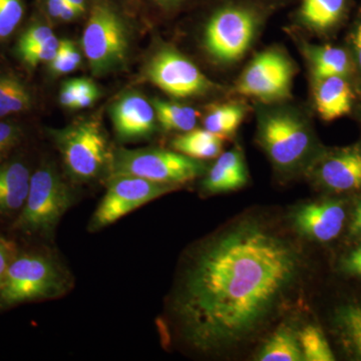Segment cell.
<instances>
[{
  "mask_svg": "<svg viewBox=\"0 0 361 361\" xmlns=\"http://www.w3.org/2000/svg\"><path fill=\"white\" fill-rule=\"evenodd\" d=\"M295 244L264 221L235 222L194 252L173 301L185 341L218 353L272 322L302 272Z\"/></svg>",
  "mask_w": 361,
  "mask_h": 361,
  "instance_id": "obj_1",
  "label": "cell"
},
{
  "mask_svg": "<svg viewBox=\"0 0 361 361\" xmlns=\"http://www.w3.org/2000/svg\"><path fill=\"white\" fill-rule=\"evenodd\" d=\"M257 114V142L282 175L304 171L322 149L305 114L284 103L262 104Z\"/></svg>",
  "mask_w": 361,
  "mask_h": 361,
  "instance_id": "obj_2",
  "label": "cell"
},
{
  "mask_svg": "<svg viewBox=\"0 0 361 361\" xmlns=\"http://www.w3.org/2000/svg\"><path fill=\"white\" fill-rule=\"evenodd\" d=\"M257 7L243 2H230L216 9L204 30V47L221 65H231L245 56L262 25Z\"/></svg>",
  "mask_w": 361,
  "mask_h": 361,
  "instance_id": "obj_3",
  "label": "cell"
},
{
  "mask_svg": "<svg viewBox=\"0 0 361 361\" xmlns=\"http://www.w3.org/2000/svg\"><path fill=\"white\" fill-rule=\"evenodd\" d=\"M70 278L56 259L44 254L16 256L0 287V305L13 306L63 295Z\"/></svg>",
  "mask_w": 361,
  "mask_h": 361,
  "instance_id": "obj_4",
  "label": "cell"
},
{
  "mask_svg": "<svg viewBox=\"0 0 361 361\" xmlns=\"http://www.w3.org/2000/svg\"><path fill=\"white\" fill-rule=\"evenodd\" d=\"M75 199L70 185L56 169L42 166L30 178L27 197L14 227L28 234L51 236Z\"/></svg>",
  "mask_w": 361,
  "mask_h": 361,
  "instance_id": "obj_5",
  "label": "cell"
},
{
  "mask_svg": "<svg viewBox=\"0 0 361 361\" xmlns=\"http://www.w3.org/2000/svg\"><path fill=\"white\" fill-rule=\"evenodd\" d=\"M68 174L80 183H89L110 174L111 153L101 125L96 121H80L54 132Z\"/></svg>",
  "mask_w": 361,
  "mask_h": 361,
  "instance_id": "obj_6",
  "label": "cell"
},
{
  "mask_svg": "<svg viewBox=\"0 0 361 361\" xmlns=\"http://www.w3.org/2000/svg\"><path fill=\"white\" fill-rule=\"evenodd\" d=\"M201 160L179 152L161 149H120L113 153L109 178L133 176L164 184L182 186L205 174Z\"/></svg>",
  "mask_w": 361,
  "mask_h": 361,
  "instance_id": "obj_7",
  "label": "cell"
},
{
  "mask_svg": "<svg viewBox=\"0 0 361 361\" xmlns=\"http://www.w3.org/2000/svg\"><path fill=\"white\" fill-rule=\"evenodd\" d=\"M296 66L286 51L269 47L259 52L242 71L235 90L261 104L285 103L290 99Z\"/></svg>",
  "mask_w": 361,
  "mask_h": 361,
  "instance_id": "obj_8",
  "label": "cell"
},
{
  "mask_svg": "<svg viewBox=\"0 0 361 361\" xmlns=\"http://www.w3.org/2000/svg\"><path fill=\"white\" fill-rule=\"evenodd\" d=\"M82 44L94 75H104L122 65L127 56L128 37L120 16L106 4L94 6Z\"/></svg>",
  "mask_w": 361,
  "mask_h": 361,
  "instance_id": "obj_9",
  "label": "cell"
},
{
  "mask_svg": "<svg viewBox=\"0 0 361 361\" xmlns=\"http://www.w3.org/2000/svg\"><path fill=\"white\" fill-rule=\"evenodd\" d=\"M180 187L133 176L109 178L106 194L90 219L89 230L96 232L104 229L140 207L174 192Z\"/></svg>",
  "mask_w": 361,
  "mask_h": 361,
  "instance_id": "obj_10",
  "label": "cell"
},
{
  "mask_svg": "<svg viewBox=\"0 0 361 361\" xmlns=\"http://www.w3.org/2000/svg\"><path fill=\"white\" fill-rule=\"evenodd\" d=\"M147 75L159 89L173 97L204 96L217 85L204 75L193 61L172 47H164L151 59Z\"/></svg>",
  "mask_w": 361,
  "mask_h": 361,
  "instance_id": "obj_11",
  "label": "cell"
},
{
  "mask_svg": "<svg viewBox=\"0 0 361 361\" xmlns=\"http://www.w3.org/2000/svg\"><path fill=\"white\" fill-rule=\"evenodd\" d=\"M305 173L315 186L331 193L361 191V145L322 149Z\"/></svg>",
  "mask_w": 361,
  "mask_h": 361,
  "instance_id": "obj_12",
  "label": "cell"
},
{
  "mask_svg": "<svg viewBox=\"0 0 361 361\" xmlns=\"http://www.w3.org/2000/svg\"><path fill=\"white\" fill-rule=\"evenodd\" d=\"M292 224L306 238L327 243L341 234L346 221L343 202L319 200L304 204L292 214Z\"/></svg>",
  "mask_w": 361,
  "mask_h": 361,
  "instance_id": "obj_13",
  "label": "cell"
},
{
  "mask_svg": "<svg viewBox=\"0 0 361 361\" xmlns=\"http://www.w3.org/2000/svg\"><path fill=\"white\" fill-rule=\"evenodd\" d=\"M116 134L123 141L144 139L156 130V111L153 104L137 92L121 97L111 108Z\"/></svg>",
  "mask_w": 361,
  "mask_h": 361,
  "instance_id": "obj_14",
  "label": "cell"
},
{
  "mask_svg": "<svg viewBox=\"0 0 361 361\" xmlns=\"http://www.w3.org/2000/svg\"><path fill=\"white\" fill-rule=\"evenodd\" d=\"M248 180L243 153L239 148H235L218 156L217 161L204 177L202 190L209 195L228 193L246 186Z\"/></svg>",
  "mask_w": 361,
  "mask_h": 361,
  "instance_id": "obj_15",
  "label": "cell"
},
{
  "mask_svg": "<svg viewBox=\"0 0 361 361\" xmlns=\"http://www.w3.org/2000/svg\"><path fill=\"white\" fill-rule=\"evenodd\" d=\"M313 80L315 109L322 120L331 122L350 113L355 94L348 78L334 75Z\"/></svg>",
  "mask_w": 361,
  "mask_h": 361,
  "instance_id": "obj_16",
  "label": "cell"
},
{
  "mask_svg": "<svg viewBox=\"0 0 361 361\" xmlns=\"http://www.w3.org/2000/svg\"><path fill=\"white\" fill-rule=\"evenodd\" d=\"M30 170L21 161L0 164V214L18 212L30 190Z\"/></svg>",
  "mask_w": 361,
  "mask_h": 361,
  "instance_id": "obj_17",
  "label": "cell"
},
{
  "mask_svg": "<svg viewBox=\"0 0 361 361\" xmlns=\"http://www.w3.org/2000/svg\"><path fill=\"white\" fill-rule=\"evenodd\" d=\"M348 8V0H300L297 16L311 32L326 33L339 25Z\"/></svg>",
  "mask_w": 361,
  "mask_h": 361,
  "instance_id": "obj_18",
  "label": "cell"
},
{
  "mask_svg": "<svg viewBox=\"0 0 361 361\" xmlns=\"http://www.w3.org/2000/svg\"><path fill=\"white\" fill-rule=\"evenodd\" d=\"M313 80L327 77L348 78L353 71L350 56L345 49L332 45L304 44Z\"/></svg>",
  "mask_w": 361,
  "mask_h": 361,
  "instance_id": "obj_19",
  "label": "cell"
},
{
  "mask_svg": "<svg viewBox=\"0 0 361 361\" xmlns=\"http://www.w3.org/2000/svg\"><path fill=\"white\" fill-rule=\"evenodd\" d=\"M225 137L206 129H193L177 135L172 142L173 149L183 155L208 160L217 158L222 153Z\"/></svg>",
  "mask_w": 361,
  "mask_h": 361,
  "instance_id": "obj_20",
  "label": "cell"
},
{
  "mask_svg": "<svg viewBox=\"0 0 361 361\" xmlns=\"http://www.w3.org/2000/svg\"><path fill=\"white\" fill-rule=\"evenodd\" d=\"M259 361H302L298 332L288 325L278 327L256 355Z\"/></svg>",
  "mask_w": 361,
  "mask_h": 361,
  "instance_id": "obj_21",
  "label": "cell"
},
{
  "mask_svg": "<svg viewBox=\"0 0 361 361\" xmlns=\"http://www.w3.org/2000/svg\"><path fill=\"white\" fill-rule=\"evenodd\" d=\"M247 114L245 104L226 103L213 106L204 118V129L221 137H231L238 130Z\"/></svg>",
  "mask_w": 361,
  "mask_h": 361,
  "instance_id": "obj_22",
  "label": "cell"
},
{
  "mask_svg": "<svg viewBox=\"0 0 361 361\" xmlns=\"http://www.w3.org/2000/svg\"><path fill=\"white\" fill-rule=\"evenodd\" d=\"M157 121L167 132L186 133L196 128L198 111L189 106L174 102L154 99Z\"/></svg>",
  "mask_w": 361,
  "mask_h": 361,
  "instance_id": "obj_23",
  "label": "cell"
},
{
  "mask_svg": "<svg viewBox=\"0 0 361 361\" xmlns=\"http://www.w3.org/2000/svg\"><path fill=\"white\" fill-rule=\"evenodd\" d=\"M336 325L344 345L361 360V304H349L337 312Z\"/></svg>",
  "mask_w": 361,
  "mask_h": 361,
  "instance_id": "obj_24",
  "label": "cell"
},
{
  "mask_svg": "<svg viewBox=\"0 0 361 361\" xmlns=\"http://www.w3.org/2000/svg\"><path fill=\"white\" fill-rule=\"evenodd\" d=\"M299 343L305 361L336 360L334 351L330 348L326 337L319 327L307 325L298 332Z\"/></svg>",
  "mask_w": 361,
  "mask_h": 361,
  "instance_id": "obj_25",
  "label": "cell"
},
{
  "mask_svg": "<svg viewBox=\"0 0 361 361\" xmlns=\"http://www.w3.org/2000/svg\"><path fill=\"white\" fill-rule=\"evenodd\" d=\"M30 94L20 80L11 77L0 78V116L27 110Z\"/></svg>",
  "mask_w": 361,
  "mask_h": 361,
  "instance_id": "obj_26",
  "label": "cell"
},
{
  "mask_svg": "<svg viewBox=\"0 0 361 361\" xmlns=\"http://www.w3.org/2000/svg\"><path fill=\"white\" fill-rule=\"evenodd\" d=\"M82 63L80 52L71 40H61L59 51L51 61V70L56 75H65L77 70Z\"/></svg>",
  "mask_w": 361,
  "mask_h": 361,
  "instance_id": "obj_27",
  "label": "cell"
},
{
  "mask_svg": "<svg viewBox=\"0 0 361 361\" xmlns=\"http://www.w3.org/2000/svg\"><path fill=\"white\" fill-rule=\"evenodd\" d=\"M20 0H0V39L9 37L23 18Z\"/></svg>",
  "mask_w": 361,
  "mask_h": 361,
  "instance_id": "obj_28",
  "label": "cell"
},
{
  "mask_svg": "<svg viewBox=\"0 0 361 361\" xmlns=\"http://www.w3.org/2000/svg\"><path fill=\"white\" fill-rule=\"evenodd\" d=\"M59 42H61L54 35H52L42 44L20 52L21 56L27 65L32 66L44 63V61L51 63L59 51Z\"/></svg>",
  "mask_w": 361,
  "mask_h": 361,
  "instance_id": "obj_29",
  "label": "cell"
},
{
  "mask_svg": "<svg viewBox=\"0 0 361 361\" xmlns=\"http://www.w3.org/2000/svg\"><path fill=\"white\" fill-rule=\"evenodd\" d=\"M54 33L49 26L35 25L26 30L25 35L21 37L20 44H18V51L23 52L26 49H32L35 45L42 44L45 40L52 37Z\"/></svg>",
  "mask_w": 361,
  "mask_h": 361,
  "instance_id": "obj_30",
  "label": "cell"
},
{
  "mask_svg": "<svg viewBox=\"0 0 361 361\" xmlns=\"http://www.w3.org/2000/svg\"><path fill=\"white\" fill-rule=\"evenodd\" d=\"M18 256L16 244L11 240L0 237V287L4 283L11 263Z\"/></svg>",
  "mask_w": 361,
  "mask_h": 361,
  "instance_id": "obj_31",
  "label": "cell"
},
{
  "mask_svg": "<svg viewBox=\"0 0 361 361\" xmlns=\"http://www.w3.org/2000/svg\"><path fill=\"white\" fill-rule=\"evenodd\" d=\"M20 137V128L11 123L0 122V157L16 147Z\"/></svg>",
  "mask_w": 361,
  "mask_h": 361,
  "instance_id": "obj_32",
  "label": "cell"
},
{
  "mask_svg": "<svg viewBox=\"0 0 361 361\" xmlns=\"http://www.w3.org/2000/svg\"><path fill=\"white\" fill-rule=\"evenodd\" d=\"M342 269L349 275L361 279V245L349 252L342 260Z\"/></svg>",
  "mask_w": 361,
  "mask_h": 361,
  "instance_id": "obj_33",
  "label": "cell"
},
{
  "mask_svg": "<svg viewBox=\"0 0 361 361\" xmlns=\"http://www.w3.org/2000/svg\"><path fill=\"white\" fill-rule=\"evenodd\" d=\"M77 99L78 94L75 82H73V80H68L63 84L61 92H59V102L66 108L73 109Z\"/></svg>",
  "mask_w": 361,
  "mask_h": 361,
  "instance_id": "obj_34",
  "label": "cell"
},
{
  "mask_svg": "<svg viewBox=\"0 0 361 361\" xmlns=\"http://www.w3.org/2000/svg\"><path fill=\"white\" fill-rule=\"evenodd\" d=\"M351 44L355 65L361 71V20L358 21L351 35Z\"/></svg>",
  "mask_w": 361,
  "mask_h": 361,
  "instance_id": "obj_35",
  "label": "cell"
},
{
  "mask_svg": "<svg viewBox=\"0 0 361 361\" xmlns=\"http://www.w3.org/2000/svg\"><path fill=\"white\" fill-rule=\"evenodd\" d=\"M349 229H350V233L353 236L361 237V201L358 202L355 211H353Z\"/></svg>",
  "mask_w": 361,
  "mask_h": 361,
  "instance_id": "obj_36",
  "label": "cell"
},
{
  "mask_svg": "<svg viewBox=\"0 0 361 361\" xmlns=\"http://www.w3.org/2000/svg\"><path fill=\"white\" fill-rule=\"evenodd\" d=\"M65 6L66 0H47V9L54 18H59Z\"/></svg>",
  "mask_w": 361,
  "mask_h": 361,
  "instance_id": "obj_37",
  "label": "cell"
},
{
  "mask_svg": "<svg viewBox=\"0 0 361 361\" xmlns=\"http://www.w3.org/2000/svg\"><path fill=\"white\" fill-rule=\"evenodd\" d=\"M99 97V92H94V94H85V96L80 97L75 102L73 109H85L89 108L92 104L96 102Z\"/></svg>",
  "mask_w": 361,
  "mask_h": 361,
  "instance_id": "obj_38",
  "label": "cell"
},
{
  "mask_svg": "<svg viewBox=\"0 0 361 361\" xmlns=\"http://www.w3.org/2000/svg\"><path fill=\"white\" fill-rule=\"evenodd\" d=\"M80 13L78 11L75 7L71 6V4H66L63 7V11H61L59 20L63 21H71L75 20L77 16H80Z\"/></svg>",
  "mask_w": 361,
  "mask_h": 361,
  "instance_id": "obj_39",
  "label": "cell"
},
{
  "mask_svg": "<svg viewBox=\"0 0 361 361\" xmlns=\"http://www.w3.org/2000/svg\"><path fill=\"white\" fill-rule=\"evenodd\" d=\"M184 1L185 0H156L159 6L166 7V8H171V7L179 6V4Z\"/></svg>",
  "mask_w": 361,
  "mask_h": 361,
  "instance_id": "obj_40",
  "label": "cell"
},
{
  "mask_svg": "<svg viewBox=\"0 0 361 361\" xmlns=\"http://www.w3.org/2000/svg\"><path fill=\"white\" fill-rule=\"evenodd\" d=\"M66 4L75 7L80 13H84L85 8V0H66Z\"/></svg>",
  "mask_w": 361,
  "mask_h": 361,
  "instance_id": "obj_41",
  "label": "cell"
}]
</instances>
